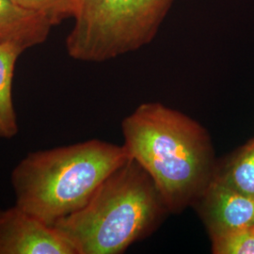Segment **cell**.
<instances>
[{
    "label": "cell",
    "instance_id": "cell-1",
    "mask_svg": "<svg viewBox=\"0 0 254 254\" xmlns=\"http://www.w3.org/2000/svg\"><path fill=\"white\" fill-rule=\"evenodd\" d=\"M130 158L149 174L170 214L193 206L213 180L217 160L208 131L161 103H144L122 122Z\"/></svg>",
    "mask_w": 254,
    "mask_h": 254
},
{
    "label": "cell",
    "instance_id": "cell-2",
    "mask_svg": "<svg viewBox=\"0 0 254 254\" xmlns=\"http://www.w3.org/2000/svg\"><path fill=\"white\" fill-rule=\"evenodd\" d=\"M168 214L152 178L129 157L83 207L54 226L76 254H121L153 234Z\"/></svg>",
    "mask_w": 254,
    "mask_h": 254
},
{
    "label": "cell",
    "instance_id": "cell-3",
    "mask_svg": "<svg viewBox=\"0 0 254 254\" xmlns=\"http://www.w3.org/2000/svg\"><path fill=\"white\" fill-rule=\"evenodd\" d=\"M128 159L125 146L99 139L30 153L11 173L15 204L54 226Z\"/></svg>",
    "mask_w": 254,
    "mask_h": 254
},
{
    "label": "cell",
    "instance_id": "cell-4",
    "mask_svg": "<svg viewBox=\"0 0 254 254\" xmlns=\"http://www.w3.org/2000/svg\"><path fill=\"white\" fill-rule=\"evenodd\" d=\"M174 0H77L69 56L103 63L149 45Z\"/></svg>",
    "mask_w": 254,
    "mask_h": 254
},
{
    "label": "cell",
    "instance_id": "cell-5",
    "mask_svg": "<svg viewBox=\"0 0 254 254\" xmlns=\"http://www.w3.org/2000/svg\"><path fill=\"white\" fill-rule=\"evenodd\" d=\"M0 254H76L70 241L18 205L0 209Z\"/></svg>",
    "mask_w": 254,
    "mask_h": 254
},
{
    "label": "cell",
    "instance_id": "cell-6",
    "mask_svg": "<svg viewBox=\"0 0 254 254\" xmlns=\"http://www.w3.org/2000/svg\"><path fill=\"white\" fill-rule=\"evenodd\" d=\"M210 238L236 230L254 227V198L217 182L208 187L193 205Z\"/></svg>",
    "mask_w": 254,
    "mask_h": 254
},
{
    "label": "cell",
    "instance_id": "cell-7",
    "mask_svg": "<svg viewBox=\"0 0 254 254\" xmlns=\"http://www.w3.org/2000/svg\"><path fill=\"white\" fill-rule=\"evenodd\" d=\"M52 27L46 17L13 0H0V46L12 45L25 51L43 44Z\"/></svg>",
    "mask_w": 254,
    "mask_h": 254
},
{
    "label": "cell",
    "instance_id": "cell-8",
    "mask_svg": "<svg viewBox=\"0 0 254 254\" xmlns=\"http://www.w3.org/2000/svg\"><path fill=\"white\" fill-rule=\"evenodd\" d=\"M212 181L254 198V137L217 164Z\"/></svg>",
    "mask_w": 254,
    "mask_h": 254
},
{
    "label": "cell",
    "instance_id": "cell-9",
    "mask_svg": "<svg viewBox=\"0 0 254 254\" xmlns=\"http://www.w3.org/2000/svg\"><path fill=\"white\" fill-rule=\"evenodd\" d=\"M18 46H0V137L9 139L17 135L18 123L12 100V79L19 56Z\"/></svg>",
    "mask_w": 254,
    "mask_h": 254
},
{
    "label": "cell",
    "instance_id": "cell-10",
    "mask_svg": "<svg viewBox=\"0 0 254 254\" xmlns=\"http://www.w3.org/2000/svg\"><path fill=\"white\" fill-rule=\"evenodd\" d=\"M24 9L46 17L53 26L73 18L77 0H13Z\"/></svg>",
    "mask_w": 254,
    "mask_h": 254
},
{
    "label": "cell",
    "instance_id": "cell-11",
    "mask_svg": "<svg viewBox=\"0 0 254 254\" xmlns=\"http://www.w3.org/2000/svg\"><path fill=\"white\" fill-rule=\"evenodd\" d=\"M210 239L214 254H254V227L236 230Z\"/></svg>",
    "mask_w": 254,
    "mask_h": 254
}]
</instances>
